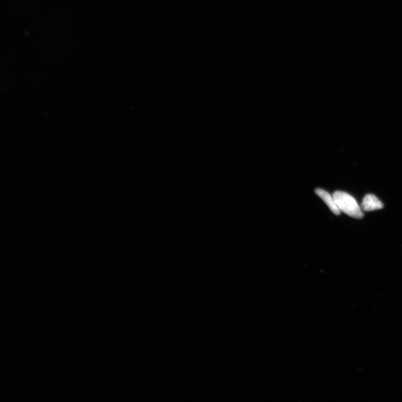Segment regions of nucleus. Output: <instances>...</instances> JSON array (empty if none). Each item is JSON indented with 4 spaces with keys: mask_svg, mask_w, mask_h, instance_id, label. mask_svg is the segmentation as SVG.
I'll list each match as a JSON object with an SVG mask.
<instances>
[{
    "mask_svg": "<svg viewBox=\"0 0 402 402\" xmlns=\"http://www.w3.org/2000/svg\"><path fill=\"white\" fill-rule=\"evenodd\" d=\"M332 195L341 212L354 218L361 219L363 218L364 215L362 208L351 195L342 191H336Z\"/></svg>",
    "mask_w": 402,
    "mask_h": 402,
    "instance_id": "obj_1",
    "label": "nucleus"
},
{
    "mask_svg": "<svg viewBox=\"0 0 402 402\" xmlns=\"http://www.w3.org/2000/svg\"><path fill=\"white\" fill-rule=\"evenodd\" d=\"M383 208V203L371 194H368L364 197L361 206L362 210L366 212L382 209Z\"/></svg>",
    "mask_w": 402,
    "mask_h": 402,
    "instance_id": "obj_2",
    "label": "nucleus"
},
{
    "mask_svg": "<svg viewBox=\"0 0 402 402\" xmlns=\"http://www.w3.org/2000/svg\"><path fill=\"white\" fill-rule=\"evenodd\" d=\"M315 192L319 197L324 201V203L327 205L328 207L329 208L333 213L336 215H340L341 214V211L338 208L333 195L332 196V195L326 192V190L320 188L316 189Z\"/></svg>",
    "mask_w": 402,
    "mask_h": 402,
    "instance_id": "obj_3",
    "label": "nucleus"
}]
</instances>
